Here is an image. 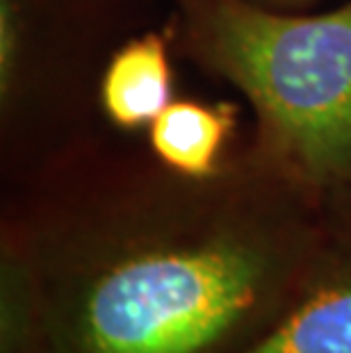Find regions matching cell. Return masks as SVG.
Returning a JSON list of instances; mask_svg holds the SVG:
<instances>
[{"instance_id":"3957f363","label":"cell","mask_w":351,"mask_h":353,"mask_svg":"<svg viewBox=\"0 0 351 353\" xmlns=\"http://www.w3.org/2000/svg\"><path fill=\"white\" fill-rule=\"evenodd\" d=\"M244 353H351V190L328 199L324 244L299 296Z\"/></svg>"},{"instance_id":"6da1fadb","label":"cell","mask_w":351,"mask_h":353,"mask_svg":"<svg viewBox=\"0 0 351 353\" xmlns=\"http://www.w3.org/2000/svg\"><path fill=\"white\" fill-rule=\"evenodd\" d=\"M328 199L253 139L208 178L59 153L0 223L32 281L28 353H244L308 281Z\"/></svg>"},{"instance_id":"52a82bcc","label":"cell","mask_w":351,"mask_h":353,"mask_svg":"<svg viewBox=\"0 0 351 353\" xmlns=\"http://www.w3.org/2000/svg\"><path fill=\"white\" fill-rule=\"evenodd\" d=\"M260 5H267V7H274V10H290V7H303V5H310L315 0H256Z\"/></svg>"},{"instance_id":"8992f818","label":"cell","mask_w":351,"mask_h":353,"mask_svg":"<svg viewBox=\"0 0 351 353\" xmlns=\"http://www.w3.org/2000/svg\"><path fill=\"white\" fill-rule=\"evenodd\" d=\"M28 12L23 0H0V101L12 110L28 69Z\"/></svg>"},{"instance_id":"7a4b0ae2","label":"cell","mask_w":351,"mask_h":353,"mask_svg":"<svg viewBox=\"0 0 351 353\" xmlns=\"http://www.w3.org/2000/svg\"><path fill=\"white\" fill-rule=\"evenodd\" d=\"M181 50L249 101L253 144L312 190H351V3L294 17L256 0H178Z\"/></svg>"},{"instance_id":"5b68a950","label":"cell","mask_w":351,"mask_h":353,"mask_svg":"<svg viewBox=\"0 0 351 353\" xmlns=\"http://www.w3.org/2000/svg\"><path fill=\"white\" fill-rule=\"evenodd\" d=\"M235 130V105L171 101L148 125V151L176 174L208 178L221 169Z\"/></svg>"},{"instance_id":"277c9868","label":"cell","mask_w":351,"mask_h":353,"mask_svg":"<svg viewBox=\"0 0 351 353\" xmlns=\"http://www.w3.org/2000/svg\"><path fill=\"white\" fill-rule=\"evenodd\" d=\"M174 71L164 32H146L123 43L103 71L99 101L106 117L121 130L148 128L174 101Z\"/></svg>"}]
</instances>
